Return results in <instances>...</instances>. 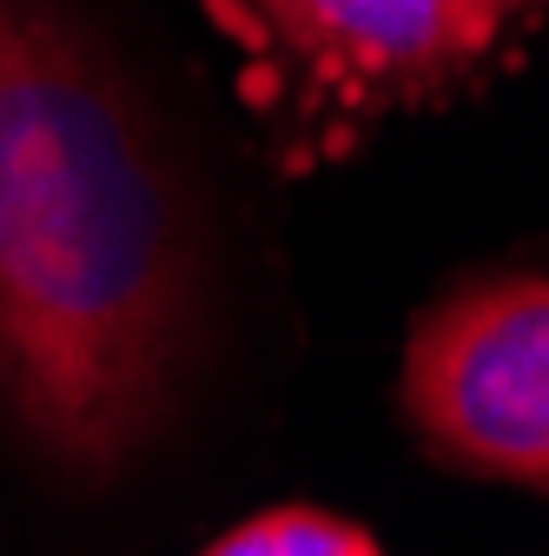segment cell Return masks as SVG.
I'll return each mask as SVG.
<instances>
[{"label": "cell", "instance_id": "6da1fadb", "mask_svg": "<svg viewBox=\"0 0 549 556\" xmlns=\"http://www.w3.org/2000/svg\"><path fill=\"white\" fill-rule=\"evenodd\" d=\"M213 199L132 0H0V444L66 504L146 477L213 344Z\"/></svg>", "mask_w": 549, "mask_h": 556}, {"label": "cell", "instance_id": "7a4b0ae2", "mask_svg": "<svg viewBox=\"0 0 549 556\" xmlns=\"http://www.w3.org/2000/svg\"><path fill=\"white\" fill-rule=\"evenodd\" d=\"M239 53V87L285 160H324L371 126L470 87L529 0H199Z\"/></svg>", "mask_w": 549, "mask_h": 556}, {"label": "cell", "instance_id": "277c9868", "mask_svg": "<svg viewBox=\"0 0 549 556\" xmlns=\"http://www.w3.org/2000/svg\"><path fill=\"white\" fill-rule=\"evenodd\" d=\"M205 556H378V543L358 523L324 510H265L232 536H219Z\"/></svg>", "mask_w": 549, "mask_h": 556}, {"label": "cell", "instance_id": "3957f363", "mask_svg": "<svg viewBox=\"0 0 549 556\" xmlns=\"http://www.w3.org/2000/svg\"><path fill=\"white\" fill-rule=\"evenodd\" d=\"M404 417L437 464L549 491V271L444 292L404 344Z\"/></svg>", "mask_w": 549, "mask_h": 556}]
</instances>
